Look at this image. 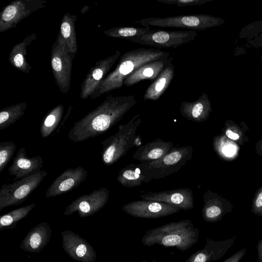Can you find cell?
<instances>
[{
	"instance_id": "obj_18",
	"label": "cell",
	"mask_w": 262,
	"mask_h": 262,
	"mask_svg": "<svg viewBox=\"0 0 262 262\" xmlns=\"http://www.w3.org/2000/svg\"><path fill=\"white\" fill-rule=\"evenodd\" d=\"M236 236L224 241L207 238L204 247L191 255L185 262H211L222 258L234 243Z\"/></svg>"
},
{
	"instance_id": "obj_27",
	"label": "cell",
	"mask_w": 262,
	"mask_h": 262,
	"mask_svg": "<svg viewBox=\"0 0 262 262\" xmlns=\"http://www.w3.org/2000/svg\"><path fill=\"white\" fill-rule=\"evenodd\" d=\"M63 111V105L60 104L51 110L44 116L39 128L42 138H47L57 129L62 118Z\"/></svg>"
},
{
	"instance_id": "obj_15",
	"label": "cell",
	"mask_w": 262,
	"mask_h": 262,
	"mask_svg": "<svg viewBox=\"0 0 262 262\" xmlns=\"http://www.w3.org/2000/svg\"><path fill=\"white\" fill-rule=\"evenodd\" d=\"M87 176V170L81 166L68 168L54 180L48 187L45 196L50 198L71 191L84 181Z\"/></svg>"
},
{
	"instance_id": "obj_9",
	"label": "cell",
	"mask_w": 262,
	"mask_h": 262,
	"mask_svg": "<svg viewBox=\"0 0 262 262\" xmlns=\"http://www.w3.org/2000/svg\"><path fill=\"white\" fill-rule=\"evenodd\" d=\"M75 55L69 52L64 41L58 35L52 48L51 66L56 84L63 94H67L70 89Z\"/></svg>"
},
{
	"instance_id": "obj_23",
	"label": "cell",
	"mask_w": 262,
	"mask_h": 262,
	"mask_svg": "<svg viewBox=\"0 0 262 262\" xmlns=\"http://www.w3.org/2000/svg\"><path fill=\"white\" fill-rule=\"evenodd\" d=\"M174 76V66L171 61L147 88L143 95L144 100L155 101L159 99L169 86Z\"/></svg>"
},
{
	"instance_id": "obj_11",
	"label": "cell",
	"mask_w": 262,
	"mask_h": 262,
	"mask_svg": "<svg viewBox=\"0 0 262 262\" xmlns=\"http://www.w3.org/2000/svg\"><path fill=\"white\" fill-rule=\"evenodd\" d=\"M109 196V190L105 187L94 190L73 201L67 206L63 214L69 216L77 212L82 218L91 216L104 207Z\"/></svg>"
},
{
	"instance_id": "obj_25",
	"label": "cell",
	"mask_w": 262,
	"mask_h": 262,
	"mask_svg": "<svg viewBox=\"0 0 262 262\" xmlns=\"http://www.w3.org/2000/svg\"><path fill=\"white\" fill-rule=\"evenodd\" d=\"M77 16L68 12L62 17L58 35L64 41L68 50L76 54L78 50V45L75 31V23Z\"/></svg>"
},
{
	"instance_id": "obj_26",
	"label": "cell",
	"mask_w": 262,
	"mask_h": 262,
	"mask_svg": "<svg viewBox=\"0 0 262 262\" xmlns=\"http://www.w3.org/2000/svg\"><path fill=\"white\" fill-rule=\"evenodd\" d=\"M117 180L125 187L140 186L145 183V178L137 165L131 163L122 168L119 172Z\"/></svg>"
},
{
	"instance_id": "obj_36",
	"label": "cell",
	"mask_w": 262,
	"mask_h": 262,
	"mask_svg": "<svg viewBox=\"0 0 262 262\" xmlns=\"http://www.w3.org/2000/svg\"><path fill=\"white\" fill-rule=\"evenodd\" d=\"M73 108V107L71 105H70L68 109L66 115H65L64 117L63 118V119L62 121V122L59 124L58 127L56 129V130L55 132V134L52 135V137H53V136H55L58 133H59L61 128L64 125V122L66 121L69 116L70 115L71 111Z\"/></svg>"
},
{
	"instance_id": "obj_37",
	"label": "cell",
	"mask_w": 262,
	"mask_h": 262,
	"mask_svg": "<svg viewBox=\"0 0 262 262\" xmlns=\"http://www.w3.org/2000/svg\"><path fill=\"white\" fill-rule=\"evenodd\" d=\"M256 247L258 262H262V238L258 242Z\"/></svg>"
},
{
	"instance_id": "obj_34",
	"label": "cell",
	"mask_w": 262,
	"mask_h": 262,
	"mask_svg": "<svg viewBox=\"0 0 262 262\" xmlns=\"http://www.w3.org/2000/svg\"><path fill=\"white\" fill-rule=\"evenodd\" d=\"M246 248L242 249L225 259L223 262H239L246 254Z\"/></svg>"
},
{
	"instance_id": "obj_13",
	"label": "cell",
	"mask_w": 262,
	"mask_h": 262,
	"mask_svg": "<svg viewBox=\"0 0 262 262\" xmlns=\"http://www.w3.org/2000/svg\"><path fill=\"white\" fill-rule=\"evenodd\" d=\"M122 209L131 216L144 219L166 216L181 210L176 206L163 202L145 200L128 203L122 207Z\"/></svg>"
},
{
	"instance_id": "obj_20",
	"label": "cell",
	"mask_w": 262,
	"mask_h": 262,
	"mask_svg": "<svg viewBox=\"0 0 262 262\" xmlns=\"http://www.w3.org/2000/svg\"><path fill=\"white\" fill-rule=\"evenodd\" d=\"M172 60L173 58L169 55L143 64L126 78L123 85L130 86L143 80L154 81Z\"/></svg>"
},
{
	"instance_id": "obj_21",
	"label": "cell",
	"mask_w": 262,
	"mask_h": 262,
	"mask_svg": "<svg viewBox=\"0 0 262 262\" xmlns=\"http://www.w3.org/2000/svg\"><path fill=\"white\" fill-rule=\"evenodd\" d=\"M179 110L181 115L188 120L194 122L205 121L211 110L208 95L203 93L194 101L182 102Z\"/></svg>"
},
{
	"instance_id": "obj_12",
	"label": "cell",
	"mask_w": 262,
	"mask_h": 262,
	"mask_svg": "<svg viewBox=\"0 0 262 262\" xmlns=\"http://www.w3.org/2000/svg\"><path fill=\"white\" fill-rule=\"evenodd\" d=\"M120 56L121 52L116 50L112 55L97 61L90 69L81 84L80 97L82 99L94 95Z\"/></svg>"
},
{
	"instance_id": "obj_39",
	"label": "cell",
	"mask_w": 262,
	"mask_h": 262,
	"mask_svg": "<svg viewBox=\"0 0 262 262\" xmlns=\"http://www.w3.org/2000/svg\"><path fill=\"white\" fill-rule=\"evenodd\" d=\"M143 262H157V261H143Z\"/></svg>"
},
{
	"instance_id": "obj_29",
	"label": "cell",
	"mask_w": 262,
	"mask_h": 262,
	"mask_svg": "<svg viewBox=\"0 0 262 262\" xmlns=\"http://www.w3.org/2000/svg\"><path fill=\"white\" fill-rule=\"evenodd\" d=\"M27 104L20 102L2 109L0 111V129L13 125L25 113Z\"/></svg>"
},
{
	"instance_id": "obj_6",
	"label": "cell",
	"mask_w": 262,
	"mask_h": 262,
	"mask_svg": "<svg viewBox=\"0 0 262 262\" xmlns=\"http://www.w3.org/2000/svg\"><path fill=\"white\" fill-rule=\"evenodd\" d=\"M221 21V19L218 17L199 14L164 17H149L136 20L134 23L139 24L144 27L175 28L197 31L219 26Z\"/></svg>"
},
{
	"instance_id": "obj_2",
	"label": "cell",
	"mask_w": 262,
	"mask_h": 262,
	"mask_svg": "<svg viewBox=\"0 0 262 262\" xmlns=\"http://www.w3.org/2000/svg\"><path fill=\"white\" fill-rule=\"evenodd\" d=\"M169 55L168 52L154 48H137L124 53L120 56L115 69L107 74L91 98L122 88L126 78L138 68Z\"/></svg>"
},
{
	"instance_id": "obj_24",
	"label": "cell",
	"mask_w": 262,
	"mask_h": 262,
	"mask_svg": "<svg viewBox=\"0 0 262 262\" xmlns=\"http://www.w3.org/2000/svg\"><path fill=\"white\" fill-rule=\"evenodd\" d=\"M36 38V33H32L26 36L22 41L14 46L9 53L8 59L12 67L23 73H30L32 67L26 58L27 47Z\"/></svg>"
},
{
	"instance_id": "obj_8",
	"label": "cell",
	"mask_w": 262,
	"mask_h": 262,
	"mask_svg": "<svg viewBox=\"0 0 262 262\" xmlns=\"http://www.w3.org/2000/svg\"><path fill=\"white\" fill-rule=\"evenodd\" d=\"M47 174V171L41 170L31 176L3 185L0 189V211L9 206L22 204L40 185Z\"/></svg>"
},
{
	"instance_id": "obj_33",
	"label": "cell",
	"mask_w": 262,
	"mask_h": 262,
	"mask_svg": "<svg viewBox=\"0 0 262 262\" xmlns=\"http://www.w3.org/2000/svg\"><path fill=\"white\" fill-rule=\"evenodd\" d=\"M209 1L210 0H157L161 4L174 5L179 7L201 5Z\"/></svg>"
},
{
	"instance_id": "obj_17",
	"label": "cell",
	"mask_w": 262,
	"mask_h": 262,
	"mask_svg": "<svg viewBox=\"0 0 262 262\" xmlns=\"http://www.w3.org/2000/svg\"><path fill=\"white\" fill-rule=\"evenodd\" d=\"M43 163L39 155L28 157L26 148L21 147L8 168V172L11 176H14L13 181H15L38 173L41 170Z\"/></svg>"
},
{
	"instance_id": "obj_19",
	"label": "cell",
	"mask_w": 262,
	"mask_h": 262,
	"mask_svg": "<svg viewBox=\"0 0 262 262\" xmlns=\"http://www.w3.org/2000/svg\"><path fill=\"white\" fill-rule=\"evenodd\" d=\"M52 230L46 222H41L32 228L20 244L23 250L30 253L41 251L50 241Z\"/></svg>"
},
{
	"instance_id": "obj_28",
	"label": "cell",
	"mask_w": 262,
	"mask_h": 262,
	"mask_svg": "<svg viewBox=\"0 0 262 262\" xmlns=\"http://www.w3.org/2000/svg\"><path fill=\"white\" fill-rule=\"evenodd\" d=\"M35 205L36 204L33 203L2 215L0 216V231L15 228L17 223L26 217Z\"/></svg>"
},
{
	"instance_id": "obj_10",
	"label": "cell",
	"mask_w": 262,
	"mask_h": 262,
	"mask_svg": "<svg viewBox=\"0 0 262 262\" xmlns=\"http://www.w3.org/2000/svg\"><path fill=\"white\" fill-rule=\"evenodd\" d=\"M46 0H15L3 7L0 12V33L15 28L33 13L45 8Z\"/></svg>"
},
{
	"instance_id": "obj_38",
	"label": "cell",
	"mask_w": 262,
	"mask_h": 262,
	"mask_svg": "<svg viewBox=\"0 0 262 262\" xmlns=\"http://www.w3.org/2000/svg\"><path fill=\"white\" fill-rule=\"evenodd\" d=\"M226 134L228 138L233 140H236L239 138V135L238 134L232 132L229 129L226 131Z\"/></svg>"
},
{
	"instance_id": "obj_30",
	"label": "cell",
	"mask_w": 262,
	"mask_h": 262,
	"mask_svg": "<svg viewBox=\"0 0 262 262\" xmlns=\"http://www.w3.org/2000/svg\"><path fill=\"white\" fill-rule=\"evenodd\" d=\"M151 28L150 27H116L103 31L105 35L127 40L145 34Z\"/></svg>"
},
{
	"instance_id": "obj_35",
	"label": "cell",
	"mask_w": 262,
	"mask_h": 262,
	"mask_svg": "<svg viewBox=\"0 0 262 262\" xmlns=\"http://www.w3.org/2000/svg\"><path fill=\"white\" fill-rule=\"evenodd\" d=\"M222 151L226 156L231 157L235 154L236 148L232 145H226L223 148Z\"/></svg>"
},
{
	"instance_id": "obj_16",
	"label": "cell",
	"mask_w": 262,
	"mask_h": 262,
	"mask_svg": "<svg viewBox=\"0 0 262 262\" xmlns=\"http://www.w3.org/2000/svg\"><path fill=\"white\" fill-rule=\"evenodd\" d=\"M139 197L142 200L163 202L186 211L194 208L193 193L188 188L160 192H146L141 194Z\"/></svg>"
},
{
	"instance_id": "obj_1",
	"label": "cell",
	"mask_w": 262,
	"mask_h": 262,
	"mask_svg": "<svg viewBox=\"0 0 262 262\" xmlns=\"http://www.w3.org/2000/svg\"><path fill=\"white\" fill-rule=\"evenodd\" d=\"M137 101L133 95H109L96 108L76 121L68 138L80 142L104 134L120 121Z\"/></svg>"
},
{
	"instance_id": "obj_7",
	"label": "cell",
	"mask_w": 262,
	"mask_h": 262,
	"mask_svg": "<svg viewBox=\"0 0 262 262\" xmlns=\"http://www.w3.org/2000/svg\"><path fill=\"white\" fill-rule=\"evenodd\" d=\"M197 35L196 30L167 31L150 29L145 34L127 40L159 49H177L193 41Z\"/></svg>"
},
{
	"instance_id": "obj_4",
	"label": "cell",
	"mask_w": 262,
	"mask_h": 262,
	"mask_svg": "<svg viewBox=\"0 0 262 262\" xmlns=\"http://www.w3.org/2000/svg\"><path fill=\"white\" fill-rule=\"evenodd\" d=\"M141 122L140 115L137 114L126 124L120 125L115 134L101 142V160L104 165L114 164L137 145L140 136H136V132Z\"/></svg>"
},
{
	"instance_id": "obj_32",
	"label": "cell",
	"mask_w": 262,
	"mask_h": 262,
	"mask_svg": "<svg viewBox=\"0 0 262 262\" xmlns=\"http://www.w3.org/2000/svg\"><path fill=\"white\" fill-rule=\"evenodd\" d=\"M17 146L12 141L0 143V172H2L14 155Z\"/></svg>"
},
{
	"instance_id": "obj_3",
	"label": "cell",
	"mask_w": 262,
	"mask_h": 262,
	"mask_svg": "<svg viewBox=\"0 0 262 262\" xmlns=\"http://www.w3.org/2000/svg\"><path fill=\"white\" fill-rule=\"evenodd\" d=\"M199 237V230L194 227L191 221L184 220L146 231L141 242L148 247L158 244L185 251L196 243Z\"/></svg>"
},
{
	"instance_id": "obj_22",
	"label": "cell",
	"mask_w": 262,
	"mask_h": 262,
	"mask_svg": "<svg viewBox=\"0 0 262 262\" xmlns=\"http://www.w3.org/2000/svg\"><path fill=\"white\" fill-rule=\"evenodd\" d=\"M171 141H164L160 138L140 146L133 156L134 159L140 163L158 160L173 148Z\"/></svg>"
},
{
	"instance_id": "obj_31",
	"label": "cell",
	"mask_w": 262,
	"mask_h": 262,
	"mask_svg": "<svg viewBox=\"0 0 262 262\" xmlns=\"http://www.w3.org/2000/svg\"><path fill=\"white\" fill-rule=\"evenodd\" d=\"M204 206L202 210V216L206 222L215 223L221 220L225 210L217 201L210 200L204 194Z\"/></svg>"
},
{
	"instance_id": "obj_14",
	"label": "cell",
	"mask_w": 262,
	"mask_h": 262,
	"mask_svg": "<svg viewBox=\"0 0 262 262\" xmlns=\"http://www.w3.org/2000/svg\"><path fill=\"white\" fill-rule=\"evenodd\" d=\"M62 247L66 253L78 262H94L97 258L95 250L78 234L66 230L61 232Z\"/></svg>"
},
{
	"instance_id": "obj_5",
	"label": "cell",
	"mask_w": 262,
	"mask_h": 262,
	"mask_svg": "<svg viewBox=\"0 0 262 262\" xmlns=\"http://www.w3.org/2000/svg\"><path fill=\"white\" fill-rule=\"evenodd\" d=\"M190 145L173 147L162 158L152 161L139 163L137 166L147 183L154 179H164L179 171L192 159Z\"/></svg>"
}]
</instances>
